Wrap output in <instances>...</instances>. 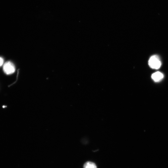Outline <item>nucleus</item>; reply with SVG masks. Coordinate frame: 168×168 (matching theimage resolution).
<instances>
[{
	"label": "nucleus",
	"instance_id": "2",
	"mask_svg": "<svg viewBox=\"0 0 168 168\" xmlns=\"http://www.w3.org/2000/svg\"><path fill=\"white\" fill-rule=\"evenodd\" d=\"M3 71L7 75H11L16 71V67L10 61L6 62L4 65Z\"/></svg>",
	"mask_w": 168,
	"mask_h": 168
},
{
	"label": "nucleus",
	"instance_id": "3",
	"mask_svg": "<svg viewBox=\"0 0 168 168\" xmlns=\"http://www.w3.org/2000/svg\"><path fill=\"white\" fill-rule=\"evenodd\" d=\"M152 79L156 82H159L161 81L163 78V74L160 72H157L154 73L152 75Z\"/></svg>",
	"mask_w": 168,
	"mask_h": 168
},
{
	"label": "nucleus",
	"instance_id": "1",
	"mask_svg": "<svg viewBox=\"0 0 168 168\" xmlns=\"http://www.w3.org/2000/svg\"><path fill=\"white\" fill-rule=\"evenodd\" d=\"M161 62L158 56L153 55L150 58L149 61V66L153 69H158L161 65Z\"/></svg>",
	"mask_w": 168,
	"mask_h": 168
},
{
	"label": "nucleus",
	"instance_id": "5",
	"mask_svg": "<svg viewBox=\"0 0 168 168\" xmlns=\"http://www.w3.org/2000/svg\"><path fill=\"white\" fill-rule=\"evenodd\" d=\"M4 62V60L1 57H0V67L2 66L3 65Z\"/></svg>",
	"mask_w": 168,
	"mask_h": 168
},
{
	"label": "nucleus",
	"instance_id": "4",
	"mask_svg": "<svg viewBox=\"0 0 168 168\" xmlns=\"http://www.w3.org/2000/svg\"><path fill=\"white\" fill-rule=\"evenodd\" d=\"M83 168H97V167L95 163L88 161L84 164Z\"/></svg>",
	"mask_w": 168,
	"mask_h": 168
}]
</instances>
